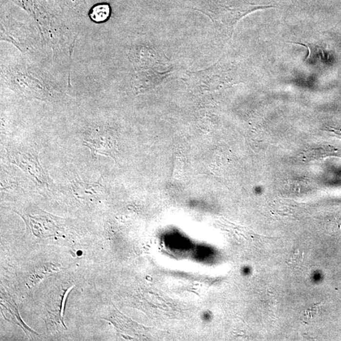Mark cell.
Returning <instances> with one entry per match:
<instances>
[{
    "label": "cell",
    "mask_w": 341,
    "mask_h": 341,
    "mask_svg": "<svg viewBox=\"0 0 341 341\" xmlns=\"http://www.w3.org/2000/svg\"><path fill=\"white\" fill-rule=\"evenodd\" d=\"M8 161L16 165L39 187L49 188L50 179L39 160L38 145L34 142L12 143L6 147Z\"/></svg>",
    "instance_id": "obj_1"
},
{
    "label": "cell",
    "mask_w": 341,
    "mask_h": 341,
    "mask_svg": "<svg viewBox=\"0 0 341 341\" xmlns=\"http://www.w3.org/2000/svg\"><path fill=\"white\" fill-rule=\"evenodd\" d=\"M25 221L28 230L37 237H53L60 231L61 219L51 215L39 208L28 207L19 213Z\"/></svg>",
    "instance_id": "obj_2"
},
{
    "label": "cell",
    "mask_w": 341,
    "mask_h": 341,
    "mask_svg": "<svg viewBox=\"0 0 341 341\" xmlns=\"http://www.w3.org/2000/svg\"><path fill=\"white\" fill-rule=\"evenodd\" d=\"M83 144L90 149L93 159L99 155H113L112 134L105 128L98 127L89 131Z\"/></svg>",
    "instance_id": "obj_3"
},
{
    "label": "cell",
    "mask_w": 341,
    "mask_h": 341,
    "mask_svg": "<svg viewBox=\"0 0 341 341\" xmlns=\"http://www.w3.org/2000/svg\"><path fill=\"white\" fill-rule=\"evenodd\" d=\"M70 190L78 200L86 201H92L100 198L104 190L100 180L96 183H85L77 177L71 181Z\"/></svg>",
    "instance_id": "obj_4"
},
{
    "label": "cell",
    "mask_w": 341,
    "mask_h": 341,
    "mask_svg": "<svg viewBox=\"0 0 341 341\" xmlns=\"http://www.w3.org/2000/svg\"><path fill=\"white\" fill-rule=\"evenodd\" d=\"M62 269L60 264L53 263L45 262L34 266L29 272L27 286L29 289H33L44 279L53 275Z\"/></svg>",
    "instance_id": "obj_5"
},
{
    "label": "cell",
    "mask_w": 341,
    "mask_h": 341,
    "mask_svg": "<svg viewBox=\"0 0 341 341\" xmlns=\"http://www.w3.org/2000/svg\"><path fill=\"white\" fill-rule=\"evenodd\" d=\"M1 295L3 296V299L5 300L6 305H3V307L5 308L6 310L8 311L10 314L12 315V318L14 319V322H16L17 324L22 327V329L24 330L25 334L29 338H33L34 336L37 335V333H36L34 330L30 329V328L27 327L21 320L20 315H19L18 306H17L16 303H14V300H11L12 298L10 296L5 295V294L4 293H1Z\"/></svg>",
    "instance_id": "obj_6"
},
{
    "label": "cell",
    "mask_w": 341,
    "mask_h": 341,
    "mask_svg": "<svg viewBox=\"0 0 341 341\" xmlns=\"http://www.w3.org/2000/svg\"><path fill=\"white\" fill-rule=\"evenodd\" d=\"M336 152V150L334 147L330 146L314 147L304 152L303 158L304 160L310 161V160H319V159L334 155Z\"/></svg>",
    "instance_id": "obj_7"
},
{
    "label": "cell",
    "mask_w": 341,
    "mask_h": 341,
    "mask_svg": "<svg viewBox=\"0 0 341 341\" xmlns=\"http://www.w3.org/2000/svg\"><path fill=\"white\" fill-rule=\"evenodd\" d=\"M110 7L107 4H101L94 6L92 8L91 14V19L95 22H104L110 16Z\"/></svg>",
    "instance_id": "obj_8"
},
{
    "label": "cell",
    "mask_w": 341,
    "mask_h": 341,
    "mask_svg": "<svg viewBox=\"0 0 341 341\" xmlns=\"http://www.w3.org/2000/svg\"><path fill=\"white\" fill-rule=\"evenodd\" d=\"M201 319H202L203 321H204L205 322H209L212 319L211 313L207 312V311L203 312L202 315H201Z\"/></svg>",
    "instance_id": "obj_9"
}]
</instances>
